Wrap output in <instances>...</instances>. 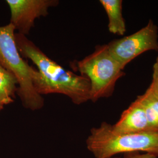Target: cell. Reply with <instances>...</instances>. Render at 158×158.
I'll return each instance as SVG.
<instances>
[{
    "mask_svg": "<svg viewBox=\"0 0 158 158\" xmlns=\"http://www.w3.org/2000/svg\"><path fill=\"white\" fill-rule=\"evenodd\" d=\"M15 40L21 55L31 60V76L40 95L57 93L68 96L80 105L90 100V84L85 76L68 71L47 56L27 36L16 33Z\"/></svg>",
    "mask_w": 158,
    "mask_h": 158,
    "instance_id": "obj_1",
    "label": "cell"
},
{
    "mask_svg": "<svg viewBox=\"0 0 158 158\" xmlns=\"http://www.w3.org/2000/svg\"><path fill=\"white\" fill-rule=\"evenodd\" d=\"M87 149L96 158H111L119 153H148L158 157V132L118 133L104 122L93 128L86 140Z\"/></svg>",
    "mask_w": 158,
    "mask_h": 158,
    "instance_id": "obj_2",
    "label": "cell"
},
{
    "mask_svg": "<svg viewBox=\"0 0 158 158\" xmlns=\"http://www.w3.org/2000/svg\"><path fill=\"white\" fill-rule=\"evenodd\" d=\"M15 31L11 23L0 27V64L17 79V93L23 106L32 111L38 110L44 107V99L34 87L31 76V66L18 49Z\"/></svg>",
    "mask_w": 158,
    "mask_h": 158,
    "instance_id": "obj_3",
    "label": "cell"
},
{
    "mask_svg": "<svg viewBox=\"0 0 158 158\" xmlns=\"http://www.w3.org/2000/svg\"><path fill=\"white\" fill-rule=\"evenodd\" d=\"M72 64L89 80L93 102L112 96L117 81L125 75L124 68L111 55L107 45L97 46L92 53Z\"/></svg>",
    "mask_w": 158,
    "mask_h": 158,
    "instance_id": "obj_4",
    "label": "cell"
},
{
    "mask_svg": "<svg viewBox=\"0 0 158 158\" xmlns=\"http://www.w3.org/2000/svg\"><path fill=\"white\" fill-rule=\"evenodd\" d=\"M108 49L121 65L125 66L147 51H158V28L152 20L137 32L111 41Z\"/></svg>",
    "mask_w": 158,
    "mask_h": 158,
    "instance_id": "obj_5",
    "label": "cell"
},
{
    "mask_svg": "<svg viewBox=\"0 0 158 158\" xmlns=\"http://www.w3.org/2000/svg\"><path fill=\"white\" fill-rule=\"evenodd\" d=\"M11 11L10 23L18 34L27 36L37 18L46 17L51 7L59 4L58 0H6Z\"/></svg>",
    "mask_w": 158,
    "mask_h": 158,
    "instance_id": "obj_6",
    "label": "cell"
},
{
    "mask_svg": "<svg viewBox=\"0 0 158 158\" xmlns=\"http://www.w3.org/2000/svg\"><path fill=\"white\" fill-rule=\"evenodd\" d=\"M112 127L113 130L118 133L149 131L144 109L137 99L122 113L118 121Z\"/></svg>",
    "mask_w": 158,
    "mask_h": 158,
    "instance_id": "obj_7",
    "label": "cell"
},
{
    "mask_svg": "<svg viewBox=\"0 0 158 158\" xmlns=\"http://www.w3.org/2000/svg\"><path fill=\"white\" fill-rule=\"evenodd\" d=\"M100 2L107 15L109 32L115 35H124L127 28L123 15V1L100 0Z\"/></svg>",
    "mask_w": 158,
    "mask_h": 158,
    "instance_id": "obj_8",
    "label": "cell"
},
{
    "mask_svg": "<svg viewBox=\"0 0 158 158\" xmlns=\"http://www.w3.org/2000/svg\"><path fill=\"white\" fill-rule=\"evenodd\" d=\"M18 90V81L15 76L0 64V108L14 102Z\"/></svg>",
    "mask_w": 158,
    "mask_h": 158,
    "instance_id": "obj_9",
    "label": "cell"
},
{
    "mask_svg": "<svg viewBox=\"0 0 158 158\" xmlns=\"http://www.w3.org/2000/svg\"><path fill=\"white\" fill-rule=\"evenodd\" d=\"M143 108L149 131L158 132V98L147 89L136 98Z\"/></svg>",
    "mask_w": 158,
    "mask_h": 158,
    "instance_id": "obj_10",
    "label": "cell"
},
{
    "mask_svg": "<svg viewBox=\"0 0 158 158\" xmlns=\"http://www.w3.org/2000/svg\"><path fill=\"white\" fill-rule=\"evenodd\" d=\"M148 89L158 98V57L153 66L152 83Z\"/></svg>",
    "mask_w": 158,
    "mask_h": 158,
    "instance_id": "obj_11",
    "label": "cell"
},
{
    "mask_svg": "<svg viewBox=\"0 0 158 158\" xmlns=\"http://www.w3.org/2000/svg\"><path fill=\"white\" fill-rule=\"evenodd\" d=\"M155 155L148 153L132 152L124 154V158H157Z\"/></svg>",
    "mask_w": 158,
    "mask_h": 158,
    "instance_id": "obj_12",
    "label": "cell"
},
{
    "mask_svg": "<svg viewBox=\"0 0 158 158\" xmlns=\"http://www.w3.org/2000/svg\"><path fill=\"white\" fill-rule=\"evenodd\" d=\"M1 110H2V108H0V111H1Z\"/></svg>",
    "mask_w": 158,
    "mask_h": 158,
    "instance_id": "obj_13",
    "label": "cell"
},
{
    "mask_svg": "<svg viewBox=\"0 0 158 158\" xmlns=\"http://www.w3.org/2000/svg\"><path fill=\"white\" fill-rule=\"evenodd\" d=\"M114 158V157H113V158Z\"/></svg>",
    "mask_w": 158,
    "mask_h": 158,
    "instance_id": "obj_14",
    "label": "cell"
}]
</instances>
